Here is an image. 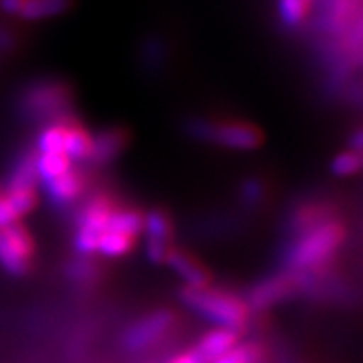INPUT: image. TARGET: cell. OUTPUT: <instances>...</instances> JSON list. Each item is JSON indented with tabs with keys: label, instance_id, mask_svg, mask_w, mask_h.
<instances>
[{
	"label": "cell",
	"instance_id": "cell-7",
	"mask_svg": "<svg viewBox=\"0 0 363 363\" xmlns=\"http://www.w3.org/2000/svg\"><path fill=\"white\" fill-rule=\"evenodd\" d=\"M301 284L299 275L295 272L279 273L257 282V284L249 290L245 303L249 304L251 312L253 310H267L279 304L281 301H286L288 297L297 291Z\"/></svg>",
	"mask_w": 363,
	"mask_h": 363
},
{
	"label": "cell",
	"instance_id": "cell-12",
	"mask_svg": "<svg viewBox=\"0 0 363 363\" xmlns=\"http://www.w3.org/2000/svg\"><path fill=\"white\" fill-rule=\"evenodd\" d=\"M240 341V332L229 330V328H214L199 340L196 345V352L205 363H211L220 356L227 354L229 350L235 349Z\"/></svg>",
	"mask_w": 363,
	"mask_h": 363
},
{
	"label": "cell",
	"instance_id": "cell-27",
	"mask_svg": "<svg viewBox=\"0 0 363 363\" xmlns=\"http://www.w3.org/2000/svg\"><path fill=\"white\" fill-rule=\"evenodd\" d=\"M9 203L13 205L15 212L18 214V218L26 216L33 208L37 207V192L33 190H13V192H6Z\"/></svg>",
	"mask_w": 363,
	"mask_h": 363
},
{
	"label": "cell",
	"instance_id": "cell-8",
	"mask_svg": "<svg viewBox=\"0 0 363 363\" xmlns=\"http://www.w3.org/2000/svg\"><path fill=\"white\" fill-rule=\"evenodd\" d=\"M164 264L179 277L186 288H208L212 284L211 269L186 249L172 247Z\"/></svg>",
	"mask_w": 363,
	"mask_h": 363
},
{
	"label": "cell",
	"instance_id": "cell-9",
	"mask_svg": "<svg viewBox=\"0 0 363 363\" xmlns=\"http://www.w3.org/2000/svg\"><path fill=\"white\" fill-rule=\"evenodd\" d=\"M129 143H131V135L128 129L120 128V125H109V128L100 129L96 135H92L89 161L98 166L111 164L128 150Z\"/></svg>",
	"mask_w": 363,
	"mask_h": 363
},
{
	"label": "cell",
	"instance_id": "cell-14",
	"mask_svg": "<svg viewBox=\"0 0 363 363\" xmlns=\"http://www.w3.org/2000/svg\"><path fill=\"white\" fill-rule=\"evenodd\" d=\"M39 183L37 177V153L28 150L18 157L8 179V192L13 190H33Z\"/></svg>",
	"mask_w": 363,
	"mask_h": 363
},
{
	"label": "cell",
	"instance_id": "cell-19",
	"mask_svg": "<svg viewBox=\"0 0 363 363\" xmlns=\"http://www.w3.org/2000/svg\"><path fill=\"white\" fill-rule=\"evenodd\" d=\"M0 233H2V236L6 238V242H8V244L24 258V260L33 262L35 242H33L32 233H30V230H28L21 221H17V223H13V225L4 227V229H0Z\"/></svg>",
	"mask_w": 363,
	"mask_h": 363
},
{
	"label": "cell",
	"instance_id": "cell-4",
	"mask_svg": "<svg viewBox=\"0 0 363 363\" xmlns=\"http://www.w3.org/2000/svg\"><path fill=\"white\" fill-rule=\"evenodd\" d=\"M21 113L32 122H55L72 116V91L61 79H35L21 94Z\"/></svg>",
	"mask_w": 363,
	"mask_h": 363
},
{
	"label": "cell",
	"instance_id": "cell-18",
	"mask_svg": "<svg viewBox=\"0 0 363 363\" xmlns=\"http://www.w3.org/2000/svg\"><path fill=\"white\" fill-rule=\"evenodd\" d=\"M72 168V161L65 152L60 153H37V177L39 183H46L63 175Z\"/></svg>",
	"mask_w": 363,
	"mask_h": 363
},
{
	"label": "cell",
	"instance_id": "cell-26",
	"mask_svg": "<svg viewBox=\"0 0 363 363\" xmlns=\"http://www.w3.org/2000/svg\"><path fill=\"white\" fill-rule=\"evenodd\" d=\"M240 199L249 207H257L266 199V184L257 177H249L240 184Z\"/></svg>",
	"mask_w": 363,
	"mask_h": 363
},
{
	"label": "cell",
	"instance_id": "cell-21",
	"mask_svg": "<svg viewBox=\"0 0 363 363\" xmlns=\"http://www.w3.org/2000/svg\"><path fill=\"white\" fill-rule=\"evenodd\" d=\"M312 0H279V18L284 28H297L308 17Z\"/></svg>",
	"mask_w": 363,
	"mask_h": 363
},
{
	"label": "cell",
	"instance_id": "cell-11",
	"mask_svg": "<svg viewBox=\"0 0 363 363\" xmlns=\"http://www.w3.org/2000/svg\"><path fill=\"white\" fill-rule=\"evenodd\" d=\"M43 186H45V192L50 203L57 207H67V205H72L87 190V177L82 170L70 168L60 177L43 183Z\"/></svg>",
	"mask_w": 363,
	"mask_h": 363
},
{
	"label": "cell",
	"instance_id": "cell-30",
	"mask_svg": "<svg viewBox=\"0 0 363 363\" xmlns=\"http://www.w3.org/2000/svg\"><path fill=\"white\" fill-rule=\"evenodd\" d=\"M350 146H352V150H354V152L362 153L363 155V129L354 131V135L350 137Z\"/></svg>",
	"mask_w": 363,
	"mask_h": 363
},
{
	"label": "cell",
	"instance_id": "cell-2",
	"mask_svg": "<svg viewBox=\"0 0 363 363\" xmlns=\"http://www.w3.org/2000/svg\"><path fill=\"white\" fill-rule=\"evenodd\" d=\"M345 240V227L340 221L328 220L306 230L288 253V267L295 273L321 272L330 262Z\"/></svg>",
	"mask_w": 363,
	"mask_h": 363
},
{
	"label": "cell",
	"instance_id": "cell-23",
	"mask_svg": "<svg viewBox=\"0 0 363 363\" xmlns=\"http://www.w3.org/2000/svg\"><path fill=\"white\" fill-rule=\"evenodd\" d=\"M264 347L258 343H245V345H236L229 350L227 354L220 356L211 363H264Z\"/></svg>",
	"mask_w": 363,
	"mask_h": 363
},
{
	"label": "cell",
	"instance_id": "cell-6",
	"mask_svg": "<svg viewBox=\"0 0 363 363\" xmlns=\"http://www.w3.org/2000/svg\"><path fill=\"white\" fill-rule=\"evenodd\" d=\"M146 235V257L152 264H164L166 257L174 247V218L164 207H153L144 214V229Z\"/></svg>",
	"mask_w": 363,
	"mask_h": 363
},
{
	"label": "cell",
	"instance_id": "cell-16",
	"mask_svg": "<svg viewBox=\"0 0 363 363\" xmlns=\"http://www.w3.org/2000/svg\"><path fill=\"white\" fill-rule=\"evenodd\" d=\"M72 0H24L18 17L24 21H46L63 15L70 8Z\"/></svg>",
	"mask_w": 363,
	"mask_h": 363
},
{
	"label": "cell",
	"instance_id": "cell-15",
	"mask_svg": "<svg viewBox=\"0 0 363 363\" xmlns=\"http://www.w3.org/2000/svg\"><path fill=\"white\" fill-rule=\"evenodd\" d=\"M143 229H144L143 211H138V208H133V207H120V205H116V208L113 211V214H111L106 230H116V233H122V235H129L138 238V235L143 233Z\"/></svg>",
	"mask_w": 363,
	"mask_h": 363
},
{
	"label": "cell",
	"instance_id": "cell-1",
	"mask_svg": "<svg viewBox=\"0 0 363 363\" xmlns=\"http://www.w3.org/2000/svg\"><path fill=\"white\" fill-rule=\"evenodd\" d=\"M181 303L218 328L242 332L251 321V308L245 299L223 288H181Z\"/></svg>",
	"mask_w": 363,
	"mask_h": 363
},
{
	"label": "cell",
	"instance_id": "cell-5",
	"mask_svg": "<svg viewBox=\"0 0 363 363\" xmlns=\"http://www.w3.org/2000/svg\"><path fill=\"white\" fill-rule=\"evenodd\" d=\"M175 325V313L172 310H155L152 313H146L144 318L135 321L122 336V343L131 352H140L147 347L155 345L157 341L170 332Z\"/></svg>",
	"mask_w": 363,
	"mask_h": 363
},
{
	"label": "cell",
	"instance_id": "cell-13",
	"mask_svg": "<svg viewBox=\"0 0 363 363\" xmlns=\"http://www.w3.org/2000/svg\"><path fill=\"white\" fill-rule=\"evenodd\" d=\"M92 147V135L78 120L72 118L67 128V137H65L63 152L69 155L70 161L83 162L89 161Z\"/></svg>",
	"mask_w": 363,
	"mask_h": 363
},
{
	"label": "cell",
	"instance_id": "cell-3",
	"mask_svg": "<svg viewBox=\"0 0 363 363\" xmlns=\"http://www.w3.org/2000/svg\"><path fill=\"white\" fill-rule=\"evenodd\" d=\"M184 131L199 143L216 144L235 152H253L264 144L262 129L245 120H214L194 116L184 124Z\"/></svg>",
	"mask_w": 363,
	"mask_h": 363
},
{
	"label": "cell",
	"instance_id": "cell-20",
	"mask_svg": "<svg viewBox=\"0 0 363 363\" xmlns=\"http://www.w3.org/2000/svg\"><path fill=\"white\" fill-rule=\"evenodd\" d=\"M137 245V238L129 235H122L116 230H106L98 242V253L109 258H118L131 253Z\"/></svg>",
	"mask_w": 363,
	"mask_h": 363
},
{
	"label": "cell",
	"instance_id": "cell-22",
	"mask_svg": "<svg viewBox=\"0 0 363 363\" xmlns=\"http://www.w3.org/2000/svg\"><path fill=\"white\" fill-rule=\"evenodd\" d=\"M0 266L4 267V272H8L9 275L13 277H24L30 273V269H32V262L24 260V258L6 242L2 233H0Z\"/></svg>",
	"mask_w": 363,
	"mask_h": 363
},
{
	"label": "cell",
	"instance_id": "cell-10",
	"mask_svg": "<svg viewBox=\"0 0 363 363\" xmlns=\"http://www.w3.org/2000/svg\"><path fill=\"white\" fill-rule=\"evenodd\" d=\"M116 208V201L109 194L100 192L94 194L76 216V230H85L89 235H94L100 238L107 229L109 218Z\"/></svg>",
	"mask_w": 363,
	"mask_h": 363
},
{
	"label": "cell",
	"instance_id": "cell-17",
	"mask_svg": "<svg viewBox=\"0 0 363 363\" xmlns=\"http://www.w3.org/2000/svg\"><path fill=\"white\" fill-rule=\"evenodd\" d=\"M74 116L65 120H55L46 124L37 137V153H60L65 147V137H67V128Z\"/></svg>",
	"mask_w": 363,
	"mask_h": 363
},
{
	"label": "cell",
	"instance_id": "cell-29",
	"mask_svg": "<svg viewBox=\"0 0 363 363\" xmlns=\"http://www.w3.org/2000/svg\"><path fill=\"white\" fill-rule=\"evenodd\" d=\"M24 6V0H0V8L2 11L9 15H21V9Z\"/></svg>",
	"mask_w": 363,
	"mask_h": 363
},
{
	"label": "cell",
	"instance_id": "cell-25",
	"mask_svg": "<svg viewBox=\"0 0 363 363\" xmlns=\"http://www.w3.org/2000/svg\"><path fill=\"white\" fill-rule=\"evenodd\" d=\"M330 170L337 177H349V175L358 174L359 170H363V155L354 150L340 153V155L334 157Z\"/></svg>",
	"mask_w": 363,
	"mask_h": 363
},
{
	"label": "cell",
	"instance_id": "cell-28",
	"mask_svg": "<svg viewBox=\"0 0 363 363\" xmlns=\"http://www.w3.org/2000/svg\"><path fill=\"white\" fill-rule=\"evenodd\" d=\"M21 220L18 214L15 212L13 205L9 203L8 196L6 194H0V229H4L8 225H13L17 221Z\"/></svg>",
	"mask_w": 363,
	"mask_h": 363
},
{
	"label": "cell",
	"instance_id": "cell-24",
	"mask_svg": "<svg viewBox=\"0 0 363 363\" xmlns=\"http://www.w3.org/2000/svg\"><path fill=\"white\" fill-rule=\"evenodd\" d=\"M100 275V269L98 266L91 260V257H79L76 260H70L69 266H67V277L74 282H83V284H89L92 279H98Z\"/></svg>",
	"mask_w": 363,
	"mask_h": 363
}]
</instances>
